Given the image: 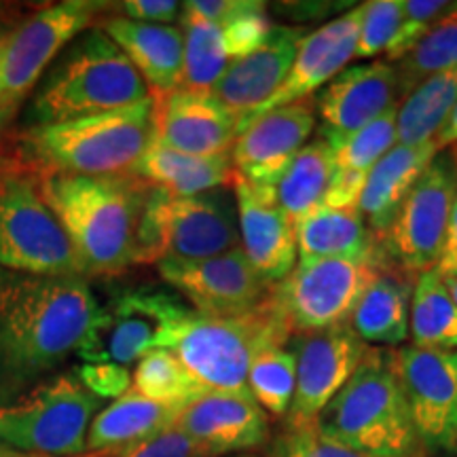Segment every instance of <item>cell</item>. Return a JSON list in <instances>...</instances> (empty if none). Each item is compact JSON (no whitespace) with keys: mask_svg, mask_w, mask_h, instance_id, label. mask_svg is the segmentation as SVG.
<instances>
[{"mask_svg":"<svg viewBox=\"0 0 457 457\" xmlns=\"http://www.w3.org/2000/svg\"><path fill=\"white\" fill-rule=\"evenodd\" d=\"M96 312L83 278L0 270V407L77 356Z\"/></svg>","mask_w":457,"mask_h":457,"instance_id":"1","label":"cell"},{"mask_svg":"<svg viewBox=\"0 0 457 457\" xmlns=\"http://www.w3.org/2000/svg\"><path fill=\"white\" fill-rule=\"evenodd\" d=\"M37 180L85 276H117L138 265V228L151 185L131 171L121 176L37 171Z\"/></svg>","mask_w":457,"mask_h":457,"instance_id":"2","label":"cell"},{"mask_svg":"<svg viewBox=\"0 0 457 457\" xmlns=\"http://www.w3.org/2000/svg\"><path fill=\"white\" fill-rule=\"evenodd\" d=\"M151 98L129 57L100 28L74 38L34 89L30 128L121 111Z\"/></svg>","mask_w":457,"mask_h":457,"instance_id":"3","label":"cell"},{"mask_svg":"<svg viewBox=\"0 0 457 457\" xmlns=\"http://www.w3.org/2000/svg\"><path fill=\"white\" fill-rule=\"evenodd\" d=\"M153 142V96L121 111L34 125L24 134V148L38 165V171H64L79 176L129 174Z\"/></svg>","mask_w":457,"mask_h":457,"instance_id":"4","label":"cell"},{"mask_svg":"<svg viewBox=\"0 0 457 457\" xmlns=\"http://www.w3.org/2000/svg\"><path fill=\"white\" fill-rule=\"evenodd\" d=\"M313 426L369 455L426 457L386 347H369L356 373Z\"/></svg>","mask_w":457,"mask_h":457,"instance_id":"5","label":"cell"},{"mask_svg":"<svg viewBox=\"0 0 457 457\" xmlns=\"http://www.w3.org/2000/svg\"><path fill=\"white\" fill-rule=\"evenodd\" d=\"M290 337L293 327L276 284L270 299L242 316L210 318L191 310L170 350L208 392H244L254 360L273 347H286Z\"/></svg>","mask_w":457,"mask_h":457,"instance_id":"6","label":"cell"},{"mask_svg":"<svg viewBox=\"0 0 457 457\" xmlns=\"http://www.w3.org/2000/svg\"><path fill=\"white\" fill-rule=\"evenodd\" d=\"M236 248H242V239L233 188L174 197L151 187L138 228V265L205 261Z\"/></svg>","mask_w":457,"mask_h":457,"instance_id":"7","label":"cell"},{"mask_svg":"<svg viewBox=\"0 0 457 457\" xmlns=\"http://www.w3.org/2000/svg\"><path fill=\"white\" fill-rule=\"evenodd\" d=\"M102 404L74 370L54 375L0 407V443L24 453L79 457Z\"/></svg>","mask_w":457,"mask_h":457,"instance_id":"8","label":"cell"},{"mask_svg":"<svg viewBox=\"0 0 457 457\" xmlns=\"http://www.w3.org/2000/svg\"><path fill=\"white\" fill-rule=\"evenodd\" d=\"M0 270L85 278L71 239L43 199L32 171H0Z\"/></svg>","mask_w":457,"mask_h":457,"instance_id":"9","label":"cell"},{"mask_svg":"<svg viewBox=\"0 0 457 457\" xmlns=\"http://www.w3.org/2000/svg\"><path fill=\"white\" fill-rule=\"evenodd\" d=\"M191 310L163 290L136 288L98 307L77 356L85 364L128 369L153 350H170L176 330Z\"/></svg>","mask_w":457,"mask_h":457,"instance_id":"10","label":"cell"},{"mask_svg":"<svg viewBox=\"0 0 457 457\" xmlns=\"http://www.w3.org/2000/svg\"><path fill=\"white\" fill-rule=\"evenodd\" d=\"M384 250L367 259L296 261L278 284V296L293 333H316L347 324L356 305L386 267Z\"/></svg>","mask_w":457,"mask_h":457,"instance_id":"11","label":"cell"},{"mask_svg":"<svg viewBox=\"0 0 457 457\" xmlns=\"http://www.w3.org/2000/svg\"><path fill=\"white\" fill-rule=\"evenodd\" d=\"M104 4L64 0L37 11L26 24L11 30L3 72L0 125H7L28 96L43 81L47 68L74 38L87 32Z\"/></svg>","mask_w":457,"mask_h":457,"instance_id":"12","label":"cell"},{"mask_svg":"<svg viewBox=\"0 0 457 457\" xmlns=\"http://www.w3.org/2000/svg\"><path fill=\"white\" fill-rule=\"evenodd\" d=\"M455 195L457 165L449 153H443L417 180L379 242L387 262L415 278L434 270L443 254Z\"/></svg>","mask_w":457,"mask_h":457,"instance_id":"13","label":"cell"},{"mask_svg":"<svg viewBox=\"0 0 457 457\" xmlns=\"http://www.w3.org/2000/svg\"><path fill=\"white\" fill-rule=\"evenodd\" d=\"M390 364L407 398L426 451L457 449V350L411 345L390 350Z\"/></svg>","mask_w":457,"mask_h":457,"instance_id":"14","label":"cell"},{"mask_svg":"<svg viewBox=\"0 0 457 457\" xmlns=\"http://www.w3.org/2000/svg\"><path fill=\"white\" fill-rule=\"evenodd\" d=\"M157 270L193 312L210 318L242 316L276 293V284L254 270L242 248L205 261H159Z\"/></svg>","mask_w":457,"mask_h":457,"instance_id":"15","label":"cell"},{"mask_svg":"<svg viewBox=\"0 0 457 457\" xmlns=\"http://www.w3.org/2000/svg\"><path fill=\"white\" fill-rule=\"evenodd\" d=\"M293 350L296 353V390L286 417L295 432L316 424L318 415L356 373L369 345L347 322L303 333Z\"/></svg>","mask_w":457,"mask_h":457,"instance_id":"16","label":"cell"},{"mask_svg":"<svg viewBox=\"0 0 457 457\" xmlns=\"http://www.w3.org/2000/svg\"><path fill=\"white\" fill-rule=\"evenodd\" d=\"M179 21L185 34V74L180 87L197 94H212L227 68L259 47L273 28L267 17V4L256 0H242L236 13L219 21L187 13H180Z\"/></svg>","mask_w":457,"mask_h":457,"instance_id":"17","label":"cell"},{"mask_svg":"<svg viewBox=\"0 0 457 457\" xmlns=\"http://www.w3.org/2000/svg\"><path fill=\"white\" fill-rule=\"evenodd\" d=\"M316 98L261 114L239 131L231 159L239 180L276 188L316 129Z\"/></svg>","mask_w":457,"mask_h":457,"instance_id":"18","label":"cell"},{"mask_svg":"<svg viewBox=\"0 0 457 457\" xmlns=\"http://www.w3.org/2000/svg\"><path fill=\"white\" fill-rule=\"evenodd\" d=\"M403 102L396 66L386 60L362 62L337 74L316 98L324 140L345 138L367 128L381 114Z\"/></svg>","mask_w":457,"mask_h":457,"instance_id":"19","label":"cell"},{"mask_svg":"<svg viewBox=\"0 0 457 457\" xmlns=\"http://www.w3.org/2000/svg\"><path fill=\"white\" fill-rule=\"evenodd\" d=\"M174 426L208 457L244 453L270 441V420L250 390L204 392L180 409Z\"/></svg>","mask_w":457,"mask_h":457,"instance_id":"20","label":"cell"},{"mask_svg":"<svg viewBox=\"0 0 457 457\" xmlns=\"http://www.w3.org/2000/svg\"><path fill=\"white\" fill-rule=\"evenodd\" d=\"M362 13L364 4H358L337 20L320 26L318 30L305 34L299 51H296L295 64L290 68L282 87L265 104L256 108L250 117L244 119L239 131L261 114L288 106L293 102L312 98L313 91L327 87L337 74L345 71L347 64L353 60V54H356Z\"/></svg>","mask_w":457,"mask_h":457,"instance_id":"21","label":"cell"},{"mask_svg":"<svg viewBox=\"0 0 457 457\" xmlns=\"http://www.w3.org/2000/svg\"><path fill=\"white\" fill-rule=\"evenodd\" d=\"M155 98V142L195 157L228 155L239 136V119L212 94L174 89Z\"/></svg>","mask_w":457,"mask_h":457,"instance_id":"22","label":"cell"},{"mask_svg":"<svg viewBox=\"0 0 457 457\" xmlns=\"http://www.w3.org/2000/svg\"><path fill=\"white\" fill-rule=\"evenodd\" d=\"M239 239L253 267L271 284H279L299 261L296 228L278 202L276 188L236 179Z\"/></svg>","mask_w":457,"mask_h":457,"instance_id":"23","label":"cell"},{"mask_svg":"<svg viewBox=\"0 0 457 457\" xmlns=\"http://www.w3.org/2000/svg\"><path fill=\"white\" fill-rule=\"evenodd\" d=\"M303 38V28L273 26L259 47L233 62L219 79L212 96L236 114L239 125L282 87Z\"/></svg>","mask_w":457,"mask_h":457,"instance_id":"24","label":"cell"},{"mask_svg":"<svg viewBox=\"0 0 457 457\" xmlns=\"http://www.w3.org/2000/svg\"><path fill=\"white\" fill-rule=\"evenodd\" d=\"M100 30L129 57L151 96L180 89L185 74V34L180 26L142 24L128 17H108Z\"/></svg>","mask_w":457,"mask_h":457,"instance_id":"25","label":"cell"},{"mask_svg":"<svg viewBox=\"0 0 457 457\" xmlns=\"http://www.w3.org/2000/svg\"><path fill=\"white\" fill-rule=\"evenodd\" d=\"M438 153L441 151L434 140L420 146L396 145L369 171L358 212L364 216L369 228L379 242L390 231L409 193L413 191L417 180L430 168Z\"/></svg>","mask_w":457,"mask_h":457,"instance_id":"26","label":"cell"},{"mask_svg":"<svg viewBox=\"0 0 457 457\" xmlns=\"http://www.w3.org/2000/svg\"><path fill=\"white\" fill-rule=\"evenodd\" d=\"M415 276L386 262L352 313V328L367 345L396 347L411 339Z\"/></svg>","mask_w":457,"mask_h":457,"instance_id":"27","label":"cell"},{"mask_svg":"<svg viewBox=\"0 0 457 457\" xmlns=\"http://www.w3.org/2000/svg\"><path fill=\"white\" fill-rule=\"evenodd\" d=\"M131 174L174 197H191L216 191V188H233L237 179L231 153L216 157H195L171 151L157 142L148 146Z\"/></svg>","mask_w":457,"mask_h":457,"instance_id":"28","label":"cell"},{"mask_svg":"<svg viewBox=\"0 0 457 457\" xmlns=\"http://www.w3.org/2000/svg\"><path fill=\"white\" fill-rule=\"evenodd\" d=\"M296 228L299 261L310 259H367L381 250L364 216L356 210L320 205Z\"/></svg>","mask_w":457,"mask_h":457,"instance_id":"29","label":"cell"},{"mask_svg":"<svg viewBox=\"0 0 457 457\" xmlns=\"http://www.w3.org/2000/svg\"><path fill=\"white\" fill-rule=\"evenodd\" d=\"M179 413L180 409L153 403L136 390L125 392L94 417L87 432V451L108 453L128 449L174 424Z\"/></svg>","mask_w":457,"mask_h":457,"instance_id":"30","label":"cell"},{"mask_svg":"<svg viewBox=\"0 0 457 457\" xmlns=\"http://www.w3.org/2000/svg\"><path fill=\"white\" fill-rule=\"evenodd\" d=\"M457 106V68L421 81L398 104L396 145L420 146L436 140Z\"/></svg>","mask_w":457,"mask_h":457,"instance_id":"31","label":"cell"},{"mask_svg":"<svg viewBox=\"0 0 457 457\" xmlns=\"http://www.w3.org/2000/svg\"><path fill=\"white\" fill-rule=\"evenodd\" d=\"M333 176V148L322 136L307 142L276 185L278 202L295 227L324 204Z\"/></svg>","mask_w":457,"mask_h":457,"instance_id":"32","label":"cell"},{"mask_svg":"<svg viewBox=\"0 0 457 457\" xmlns=\"http://www.w3.org/2000/svg\"><path fill=\"white\" fill-rule=\"evenodd\" d=\"M411 339L417 347L457 350V305L436 267L420 273L415 279Z\"/></svg>","mask_w":457,"mask_h":457,"instance_id":"33","label":"cell"},{"mask_svg":"<svg viewBox=\"0 0 457 457\" xmlns=\"http://www.w3.org/2000/svg\"><path fill=\"white\" fill-rule=\"evenodd\" d=\"M131 390L153 403L182 409L208 392L193 379L171 350H153L136 364L131 373Z\"/></svg>","mask_w":457,"mask_h":457,"instance_id":"34","label":"cell"},{"mask_svg":"<svg viewBox=\"0 0 457 457\" xmlns=\"http://www.w3.org/2000/svg\"><path fill=\"white\" fill-rule=\"evenodd\" d=\"M403 98L436 72L457 68V7L434 24L424 38L396 62Z\"/></svg>","mask_w":457,"mask_h":457,"instance_id":"35","label":"cell"},{"mask_svg":"<svg viewBox=\"0 0 457 457\" xmlns=\"http://www.w3.org/2000/svg\"><path fill=\"white\" fill-rule=\"evenodd\" d=\"M248 390L265 413L288 415L296 390V353L286 347H273L254 360L248 373Z\"/></svg>","mask_w":457,"mask_h":457,"instance_id":"36","label":"cell"},{"mask_svg":"<svg viewBox=\"0 0 457 457\" xmlns=\"http://www.w3.org/2000/svg\"><path fill=\"white\" fill-rule=\"evenodd\" d=\"M396 112L398 106H394L367 128L353 131L345 138L327 140L333 148V170L369 174L375 163L396 146Z\"/></svg>","mask_w":457,"mask_h":457,"instance_id":"37","label":"cell"},{"mask_svg":"<svg viewBox=\"0 0 457 457\" xmlns=\"http://www.w3.org/2000/svg\"><path fill=\"white\" fill-rule=\"evenodd\" d=\"M404 0H373L364 3L362 24H360L356 60H370L386 54L390 43L396 38L403 24Z\"/></svg>","mask_w":457,"mask_h":457,"instance_id":"38","label":"cell"},{"mask_svg":"<svg viewBox=\"0 0 457 457\" xmlns=\"http://www.w3.org/2000/svg\"><path fill=\"white\" fill-rule=\"evenodd\" d=\"M455 7L457 3H445V0H407L404 3L403 24H400L396 38L386 49L384 60L390 62V64L403 60L426 37L428 30Z\"/></svg>","mask_w":457,"mask_h":457,"instance_id":"39","label":"cell"},{"mask_svg":"<svg viewBox=\"0 0 457 457\" xmlns=\"http://www.w3.org/2000/svg\"><path fill=\"white\" fill-rule=\"evenodd\" d=\"M91 457H208L204 449L188 438L180 428L174 424L163 428L162 432L153 434L151 438L138 445H131L121 451H108V453H91Z\"/></svg>","mask_w":457,"mask_h":457,"instance_id":"40","label":"cell"},{"mask_svg":"<svg viewBox=\"0 0 457 457\" xmlns=\"http://www.w3.org/2000/svg\"><path fill=\"white\" fill-rule=\"evenodd\" d=\"M286 457H377L362 453V451L347 447L335 438L320 432L316 426L295 430L286 443Z\"/></svg>","mask_w":457,"mask_h":457,"instance_id":"41","label":"cell"},{"mask_svg":"<svg viewBox=\"0 0 457 457\" xmlns=\"http://www.w3.org/2000/svg\"><path fill=\"white\" fill-rule=\"evenodd\" d=\"M81 384L102 400H117L131 390L129 369L117 364H83L74 369Z\"/></svg>","mask_w":457,"mask_h":457,"instance_id":"42","label":"cell"},{"mask_svg":"<svg viewBox=\"0 0 457 457\" xmlns=\"http://www.w3.org/2000/svg\"><path fill=\"white\" fill-rule=\"evenodd\" d=\"M367 179L369 174H360V171L333 170L327 195H324V205L341 210H356L364 187H367Z\"/></svg>","mask_w":457,"mask_h":457,"instance_id":"43","label":"cell"},{"mask_svg":"<svg viewBox=\"0 0 457 457\" xmlns=\"http://www.w3.org/2000/svg\"><path fill=\"white\" fill-rule=\"evenodd\" d=\"M123 11V17L142 24H162L171 26L176 20H180L182 3L174 0H128L119 4Z\"/></svg>","mask_w":457,"mask_h":457,"instance_id":"44","label":"cell"},{"mask_svg":"<svg viewBox=\"0 0 457 457\" xmlns=\"http://www.w3.org/2000/svg\"><path fill=\"white\" fill-rule=\"evenodd\" d=\"M438 273H455L457 276V195L453 204V212H451L447 237H445L443 254L436 265Z\"/></svg>","mask_w":457,"mask_h":457,"instance_id":"45","label":"cell"},{"mask_svg":"<svg viewBox=\"0 0 457 457\" xmlns=\"http://www.w3.org/2000/svg\"><path fill=\"white\" fill-rule=\"evenodd\" d=\"M436 146L438 151H445V148H453L457 145V106L451 112V117L447 119V123L443 125V129L438 131L436 136Z\"/></svg>","mask_w":457,"mask_h":457,"instance_id":"46","label":"cell"},{"mask_svg":"<svg viewBox=\"0 0 457 457\" xmlns=\"http://www.w3.org/2000/svg\"><path fill=\"white\" fill-rule=\"evenodd\" d=\"M11 32L0 34V100H3V72H4V55H7Z\"/></svg>","mask_w":457,"mask_h":457,"instance_id":"47","label":"cell"},{"mask_svg":"<svg viewBox=\"0 0 457 457\" xmlns=\"http://www.w3.org/2000/svg\"><path fill=\"white\" fill-rule=\"evenodd\" d=\"M441 278H443L445 286H447L451 299H453L455 305H457V276H455V273H441Z\"/></svg>","mask_w":457,"mask_h":457,"instance_id":"48","label":"cell"},{"mask_svg":"<svg viewBox=\"0 0 457 457\" xmlns=\"http://www.w3.org/2000/svg\"><path fill=\"white\" fill-rule=\"evenodd\" d=\"M449 155H451V159H453L455 165H457V145H455L453 148H451V153H449Z\"/></svg>","mask_w":457,"mask_h":457,"instance_id":"49","label":"cell"},{"mask_svg":"<svg viewBox=\"0 0 457 457\" xmlns=\"http://www.w3.org/2000/svg\"><path fill=\"white\" fill-rule=\"evenodd\" d=\"M245 457H248V455H245Z\"/></svg>","mask_w":457,"mask_h":457,"instance_id":"50","label":"cell"}]
</instances>
